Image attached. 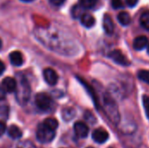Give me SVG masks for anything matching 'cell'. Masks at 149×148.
<instances>
[{"mask_svg": "<svg viewBox=\"0 0 149 148\" xmlns=\"http://www.w3.org/2000/svg\"><path fill=\"white\" fill-rule=\"evenodd\" d=\"M16 99L20 106H24L29 101L31 90L28 80L21 74L17 81V88L15 91Z\"/></svg>", "mask_w": 149, "mask_h": 148, "instance_id": "1", "label": "cell"}, {"mask_svg": "<svg viewBox=\"0 0 149 148\" xmlns=\"http://www.w3.org/2000/svg\"><path fill=\"white\" fill-rule=\"evenodd\" d=\"M103 106L104 111L110 121L114 125H118L120 121V115L116 102L110 96H105Z\"/></svg>", "mask_w": 149, "mask_h": 148, "instance_id": "2", "label": "cell"}, {"mask_svg": "<svg viewBox=\"0 0 149 148\" xmlns=\"http://www.w3.org/2000/svg\"><path fill=\"white\" fill-rule=\"evenodd\" d=\"M55 135H56L55 131L51 130L50 128L45 126L43 123L38 125L37 128V132H36V137L38 142L43 143V144L49 143L53 140V139L55 138Z\"/></svg>", "mask_w": 149, "mask_h": 148, "instance_id": "3", "label": "cell"}, {"mask_svg": "<svg viewBox=\"0 0 149 148\" xmlns=\"http://www.w3.org/2000/svg\"><path fill=\"white\" fill-rule=\"evenodd\" d=\"M35 104L39 110L48 112L52 107V99L47 93L39 92L35 96Z\"/></svg>", "mask_w": 149, "mask_h": 148, "instance_id": "4", "label": "cell"}, {"mask_svg": "<svg viewBox=\"0 0 149 148\" xmlns=\"http://www.w3.org/2000/svg\"><path fill=\"white\" fill-rule=\"evenodd\" d=\"M109 58L115 62L116 64L120 65H123V66H127L130 65L129 60L127 58V57L119 50H113L109 53Z\"/></svg>", "mask_w": 149, "mask_h": 148, "instance_id": "5", "label": "cell"}, {"mask_svg": "<svg viewBox=\"0 0 149 148\" xmlns=\"http://www.w3.org/2000/svg\"><path fill=\"white\" fill-rule=\"evenodd\" d=\"M43 75H44V79H45V81L50 85H55L57 83H58V76L57 74V72L52 69V68H46L44 70V72H43Z\"/></svg>", "mask_w": 149, "mask_h": 148, "instance_id": "6", "label": "cell"}, {"mask_svg": "<svg viewBox=\"0 0 149 148\" xmlns=\"http://www.w3.org/2000/svg\"><path fill=\"white\" fill-rule=\"evenodd\" d=\"M92 137H93V140L96 143L103 144L108 140L109 134L104 128H97L93 132Z\"/></svg>", "mask_w": 149, "mask_h": 148, "instance_id": "7", "label": "cell"}, {"mask_svg": "<svg viewBox=\"0 0 149 148\" xmlns=\"http://www.w3.org/2000/svg\"><path fill=\"white\" fill-rule=\"evenodd\" d=\"M2 87L5 92L11 93L16 91L17 88V80L11 77H6L2 81Z\"/></svg>", "mask_w": 149, "mask_h": 148, "instance_id": "8", "label": "cell"}, {"mask_svg": "<svg viewBox=\"0 0 149 148\" xmlns=\"http://www.w3.org/2000/svg\"><path fill=\"white\" fill-rule=\"evenodd\" d=\"M73 129H74V133H75L76 136L79 138H82V139L86 138V137H87V135L89 133L88 126L84 122H81V121L76 122L74 124Z\"/></svg>", "mask_w": 149, "mask_h": 148, "instance_id": "9", "label": "cell"}, {"mask_svg": "<svg viewBox=\"0 0 149 148\" xmlns=\"http://www.w3.org/2000/svg\"><path fill=\"white\" fill-rule=\"evenodd\" d=\"M148 45V39L146 36H139L134 38L133 46L136 51H141Z\"/></svg>", "mask_w": 149, "mask_h": 148, "instance_id": "10", "label": "cell"}, {"mask_svg": "<svg viewBox=\"0 0 149 148\" xmlns=\"http://www.w3.org/2000/svg\"><path fill=\"white\" fill-rule=\"evenodd\" d=\"M103 28L107 34L112 35L114 31V24L109 15H105L103 18Z\"/></svg>", "mask_w": 149, "mask_h": 148, "instance_id": "11", "label": "cell"}, {"mask_svg": "<svg viewBox=\"0 0 149 148\" xmlns=\"http://www.w3.org/2000/svg\"><path fill=\"white\" fill-rule=\"evenodd\" d=\"M10 61L12 65L14 66H20L23 65V62H24V58H23V55L20 51H12L10 54Z\"/></svg>", "mask_w": 149, "mask_h": 148, "instance_id": "12", "label": "cell"}, {"mask_svg": "<svg viewBox=\"0 0 149 148\" xmlns=\"http://www.w3.org/2000/svg\"><path fill=\"white\" fill-rule=\"evenodd\" d=\"M80 22L83 26L86 28H91L95 24V18L93 15L89 13H84L80 17Z\"/></svg>", "mask_w": 149, "mask_h": 148, "instance_id": "13", "label": "cell"}, {"mask_svg": "<svg viewBox=\"0 0 149 148\" xmlns=\"http://www.w3.org/2000/svg\"><path fill=\"white\" fill-rule=\"evenodd\" d=\"M8 135L13 140H17L22 137V132L17 126L12 125L8 128Z\"/></svg>", "mask_w": 149, "mask_h": 148, "instance_id": "14", "label": "cell"}, {"mask_svg": "<svg viewBox=\"0 0 149 148\" xmlns=\"http://www.w3.org/2000/svg\"><path fill=\"white\" fill-rule=\"evenodd\" d=\"M118 21L120 24L124 25V26H127L130 23H131V17L130 15L126 12V11H121L118 14Z\"/></svg>", "mask_w": 149, "mask_h": 148, "instance_id": "15", "label": "cell"}, {"mask_svg": "<svg viewBox=\"0 0 149 148\" xmlns=\"http://www.w3.org/2000/svg\"><path fill=\"white\" fill-rule=\"evenodd\" d=\"M140 24L141 25L149 31V10L147 11H144L141 15V17H140Z\"/></svg>", "mask_w": 149, "mask_h": 148, "instance_id": "16", "label": "cell"}, {"mask_svg": "<svg viewBox=\"0 0 149 148\" xmlns=\"http://www.w3.org/2000/svg\"><path fill=\"white\" fill-rule=\"evenodd\" d=\"M84 13V8L80 4H76L72 8V16L73 18H80Z\"/></svg>", "mask_w": 149, "mask_h": 148, "instance_id": "17", "label": "cell"}, {"mask_svg": "<svg viewBox=\"0 0 149 148\" xmlns=\"http://www.w3.org/2000/svg\"><path fill=\"white\" fill-rule=\"evenodd\" d=\"M43 124L47 126L48 128H50L52 131H56V129L58 126V122L57 120L53 119V118H48L46 120H45V121L43 122Z\"/></svg>", "mask_w": 149, "mask_h": 148, "instance_id": "18", "label": "cell"}, {"mask_svg": "<svg viewBox=\"0 0 149 148\" xmlns=\"http://www.w3.org/2000/svg\"><path fill=\"white\" fill-rule=\"evenodd\" d=\"M74 116H75V111L72 108H66L63 111L62 117L64 118L65 121L71 120Z\"/></svg>", "mask_w": 149, "mask_h": 148, "instance_id": "19", "label": "cell"}, {"mask_svg": "<svg viewBox=\"0 0 149 148\" xmlns=\"http://www.w3.org/2000/svg\"><path fill=\"white\" fill-rule=\"evenodd\" d=\"M98 3V0H80V5L84 9H92Z\"/></svg>", "mask_w": 149, "mask_h": 148, "instance_id": "20", "label": "cell"}, {"mask_svg": "<svg viewBox=\"0 0 149 148\" xmlns=\"http://www.w3.org/2000/svg\"><path fill=\"white\" fill-rule=\"evenodd\" d=\"M138 79L149 85V71L148 70H141L138 72Z\"/></svg>", "mask_w": 149, "mask_h": 148, "instance_id": "21", "label": "cell"}, {"mask_svg": "<svg viewBox=\"0 0 149 148\" xmlns=\"http://www.w3.org/2000/svg\"><path fill=\"white\" fill-rule=\"evenodd\" d=\"M17 148H36L35 145L30 140H24L17 144Z\"/></svg>", "mask_w": 149, "mask_h": 148, "instance_id": "22", "label": "cell"}, {"mask_svg": "<svg viewBox=\"0 0 149 148\" xmlns=\"http://www.w3.org/2000/svg\"><path fill=\"white\" fill-rule=\"evenodd\" d=\"M142 103H143V106L146 112V114L148 116V118L149 119V96H143L142 98Z\"/></svg>", "mask_w": 149, "mask_h": 148, "instance_id": "23", "label": "cell"}, {"mask_svg": "<svg viewBox=\"0 0 149 148\" xmlns=\"http://www.w3.org/2000/svg\"><path fill=\"white\" fill-rule=\"evenodd\" d=\"M112 6L114 9H120L123 7V2L122 0H112Z\"/></svg>", "mask_w": 149, "mask_h": 148, "instance_id": "24", "label": "cell"}, {"mask_svg": "<svg viewBox=\"0 0 149 148\" xmlns=\"http://www.w3.org/2000/svg\"><path fill=\"white\" fill-rule=\"evenodd\" d=\"M50 3L52 4V5H55V6H60L61 4H63L65 3V0H49Z\"/></svg>", "mask_w": 149, "mask_h": 148, "instance_id": "25", "label": "cell"}, {"mask_svg": "<svg viewBox=\"0 0 149 148\" xmlns=\"http://www.w3.org/2000/svg\"><path fill=\"white\" fill-rule=\"evenodd\" d=\"M126 3L129 6V7H134L135 5H137L139 0H125Z\"/></svg>", "mask_w": 149, "mask_h": 148, "instance_id": "26", "label": "cell"}, {"mask_svg": "<svg viewBox=\"0 0 149 148\" xmlns=\"http://www.w3.org/2000/svg\"><path fill=\"white\" fill-rule=\"evenodd\" d=\"M5 131H6V126H5V124L3 122L0 121V137L4 134Z\"/></svg>", "mask_w": 149, "mask_h": 148, "instance_id": "27", "label": "cell"}, {"mask_svg": "<svg viewBox=\"0 0 149 148\" xmlns=\"http://www.w3.org/2000/svg\"><path fill=\"white\" fill-rule=\"evenodd\" d=\"M6 96V92H4V90L3 89L2 85H0V100H3L5 99Z\"/></svg>", "mask_w": 149, "mask_h": 148, "instance_id": "28", "label": "cell"}, {"mask_svg": "<svg viewBox=\"0 0 149 148\" xmlns=\"http://www.w3.org/2000/svg\"><path fill=\"white\" fill-rule=\"evenodd\" d=\"M4 70H5V66H4V64L0 60V75L4 72Z\"/></svg>", "mask_w": 149, "mask_h": 148, "instance_id": "29", "label": "cell"}, {"mask_svg": "<svg viewBox=\"0 0 149 148\" xmlns=\"http://www.w3.org/2000/svg\"><path fill=\"white\" fill-rule=\"evenodd\" d=\"M23 2H25V3H29V2H32L33 0H21Z\"/></svg>", "mask_w": 149, "mask_h": 148, "instance_id": "30", "label": "cell"}, {"mask_svg": "<svg viewBox=\"0 0 149 148\" xmlns=\"http://www.w3.org/2000/svg\"><path fill=\"white\" fill-rule=\"evenodd\" d=\"M2 48V40L0 39V49Z\"/></svg>", "mask_w": 149, "mask_h": 148, "instance_id": "31", "label": "cell"}, {"mask_svg": "<svg viewBox=\"0 0 149 148\" xmlns=\"http://www.w3.org/2000/svg\"><path fill=\"white\" fill-rule=\"evenodd\" d=\"M148 54H149V45H148Z\"/></svg>", "mask_w": 149, "mask_h": 148, "instance_id": "32", "label": "cell"}, {"mask_svg": "<svg viewBox=\"0 0 149 148\" xmlns=\"http://www.w3.org/2000/svg\"><path fill=\"white\" fill-rule=\"evenodd\" d=\"M87 148H93V147H87Z\"/></svg>", "mask_w": 149, "mask_h": 148, "instance_id": "33", "label": "cell"}]
</instances>
